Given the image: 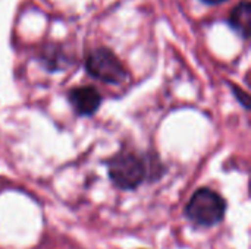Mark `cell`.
<instances>
[{
    "label": "cell",
    "mask_w": 251,
    "mask_h": 249,
    "mask_svg": "<svg viewBox=\"0 0 251 249\" xmlns=\"http://www.w3.org/2000/svg\"><path fill=\"white\" fill-rule=\"evenodd\" d=\"M226 213V201L209 188H200L187 204V217L201 227H213L221 223Z\"/></svg>",
    "instance_id": "6da1fadb"
},
{
    "label": "cell",
    "mask_w": 251,
    "mask_h": 249,
    "mask_svg": "<svg viewBox=\"0 0 251 249\" xmlns=\"http://www.w3.org/2000/svg\"><path fill=\"white\" fill-rule=\"evenodd\" d=\"M69 101L78 114L91 116L99 110L101 104V95L93 87H79L69 92Z\"/></svg>",
    "instance_id": "277c9868"
},
{
    "label": "cell",
    "mask_w": 251,
    "mask_h": 249,
    "mask_svg": "<svg viewBox=\"0 0 251 249\" xmlns=\"http://www.w3.org/2000/svg\"><path fill=\"white\" fill-rule=\"evenodd\" d=\"M203 1H206V3H209V4H219V3H224V1H226V0H203Z\"/></svg>",
    "instance_id": "8992f818"
},
{
    "label": "cell",
    "mask_w": 251,
    "mask_h": 249,
    "mask_svg": "<svg viewBox=\"0 0 251 249\" xmlns=\"http://www.w3.org/2000/svg\"><path fill=\"white\" fill-rule=\"evenodd\" d=\"M107 172L116 188L122 191H132L146 181L147 164L144 158L134 153H119L107 163Z\"/></svg>",
    "instance_id": "7a4b0ae2"
},
{
    "label": "cell",
    "mask_w": 251,
    "mask_h": 249,
    "mask_svg": "<svg viewBox=\"0 0 251 249\" xmlns=\"http://www.w3.org/2000/svg\"><path fill=\"white\" fill-rule=\"evenodd\" d=\"M231 26L241 34L243 38L250 37V25H251V4L246 0L240 3L231 13L229 18Z\"/></svg>",
    "instance_id": "5b68a950"
},
{
    "label": "cell",
    "mask_w": 251,
    "mask_h": 249,
    "mask_svg": "<svg viewBox=\"0 0 251 249\" xmlns=\"http://www.w3.org/2000/svg\"><path fill=\"white\" fill-rule=\"evenodd\" d=\"M85 69L93 78L106 84L118 85L126 79V70L124 65L118 56L106 47L94 48L87 54Z\"/></svg>",
    "instance_id": "3957f363"
}]
</instances>
